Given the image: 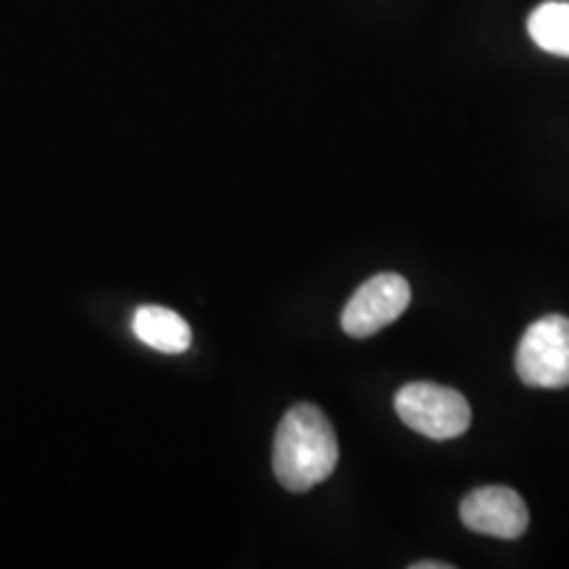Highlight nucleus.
<instances>
[{
	"label": "nucleus",
	"instance_id": "nucleus-1",
	"mask_svg": "<svg viewBox=\"0 0 569 569\" xmlns=\"http://www.w3.org/2000/svg\"><path fill=\"white\" fill-rule=\"evenodd\" d=\"M340 459L336 427L315 403H296L274 436V478L290 493H306L336 472Z\"/></svg>",
	"mask_w": 569,
	"mask_h": 569
},
{
	"label": "nucleus",
	"instance_id": "nucleus-2",
	"mask_svg": "<svg viewBox=\"0 0 569 569\" xmlns=\"http://www.w3.org/2000/svg\"><path fill=\"white\" fill-rule=\"evenodd\" d=\"M396 415L401 422L432 440L465 436L472 425V409L459 390L436 382H409L396 393Z\"/></svg>",
	"mask_w": 569,
	"mask_h": 569
},
{
	"label": "nucleus",
	"instance_id": "nucleus-3",
	"mask_svg": "<svg viewBox=\"0 0 569 569\" xmlns=\"http://www.w3.org/2000/svg\"><path fill=\"white\" fill-rule=\"evenodd\" d=\"M517 375L525 386L559 390L569 386V317L546 315L525 330L517 346Z\"/></svg>",
	"mask_w": 569,
	"mask_h": 569
},
{
	"label": "nucleus",
	"instance_id": "nucleus-4",
	"mask_svg": "<svg viewBox=\"0 0 569 569\" xmlns=\"http://www.w3.org/2000/svg\"><path fill=\"white\" fill-rule=\"evenodd\" d=\"M411 303L407 277L396 272L375 274L348 298L340 327L351 338H372L388 325H393Z\"/></svg>",
	"mask_w": 569,
	"mask_h": 569
},
{
	"label": "nucleus",
	"instance_id": "nucleus-5",
	"mask_svg": "<svg viewBox=\"0 0 569 569\" xmlns=\"http://www.w3.org/2000/svg\"><path fill=\"white\" fill-rule=\"evenodd\" d=\"M459 517L465 528L480 536L515 540L528 532L530 515L522 496L507 486L475 488L461 498Z\"/></svg>",
	"mask_w": 569,
	"mask_h": 569
},
{
	"label": "nucleus",
	"instance_id": "nucleus-6",
	"mask_svg": "<svg viewBox=\"0 0 569 569\" xmlns=\"http://www.w3.org/2000/svg\"><path fill=\"white\" fill-rule=\"evenodd\" d=\"M132 330L138 340L161 353H182L193 343L190 325L172 309L163 306H140L134 311Z\"/></svg>",
	"mask_w": 569,
	"mask_h": 569
},
{
	"label": "nucleus",
	"instance_id": "nucleus-7",
	"mask_svg": "<svg viewBox=\"0 0 569 569\" xmlns=\"http://www.w3.org/2000/svg\"><path fill=\"white\" fill-rule=\"evenodd\" d=\"M528 32L540 51L569 59V3L546 0L528 19Z\"/></svg>",
	"mask_w": 569,
	"mask_h": 569
},
{
	"label": "nucleus",
	"instance_id": "nucleus-8",
	"mask_svg": "<svg viewBox=\"0 0 569 569\" xmlns=\"http://www.w3.org/2000/svg\"><path fill=\"white\" fill-rule=\"evenodd\" d=\"M411 569H451V565H446V561H415Z\"/></svg>",
	"mask_w": 569,
	"mask_h": 569
}]
</instances>
